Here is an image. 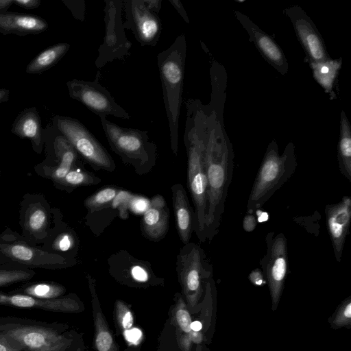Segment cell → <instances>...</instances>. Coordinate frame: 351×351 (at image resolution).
<instances>
[{"mask_svg": "<svg viewBox=\"0 0 351 351\" xmlns=\"http://www.w3.org/2000/svg\"><path fill=\"white\" fill-rule=\"evenodd\" d=\"M232 147L219 129L214 113L208 115V140L205 152L206 214L204 234L211 241L219 230L233 171Z\"/></svg>", "mask_w": 351, "mask_h": 351, "instance_id": "obj_1", "label": "cell"}, {"mask_svg": "<svg viewBox=\"0 0 351 351\" xmlns=\"http://www.w3.org/2000/svg\"><path fill=\"white\" fill-rule=\"evenodd\" d=\"M184 143L187 154L188 188L194 205V231L205 242L206 175L205 152L208 140V114L199 100L186 102Z\"/></svg>", "mask_w": 351, "mask_h": 351, "instance_id": "obj_2", "label": "cell"}, {"mask_svg": "<svg viewBox=\"0 0 351 351\" xmlns=\"http://www.w3.org/2000/svg\"><path fill=\"white\" fill-rule=\"evenodd\" d=\"M186 56V36L182 33L167 49L157 56V65L163 94V101L169 128L171 149L178 153L179 120L182 101Z\"/></svg>", "mask_w": 351, "mask_h": 351, "instance_id": "obj_3", "label": "cell"}, {"mask_svg": "<svg viewBox=\"0 0 351 351\" xmlns=\"http://www.w3.org/2000/svg\"><path fill=\"white\" fill-rule=\"evenodd\" d=\"M297 158L292 143L287 145L282 154L275 141L268 146L256 176L247 203V213L260 209L294 173Z\"/></svg>", "mask_w": 351, "mask_h": 351, "instance_id": "obj_4", "label": "cell"}, {"mask_svg": "<svg viewBox=\"0 0 351 351\" xmlns=\"http://www.w3.org/2000/svg\"><path fill=\"white\" fill-rule=\"evenodd\" d=\"M101 127L111 149L122 160L138 170H149L154 165L156 145L149 141L147 131L124 128L106 117H99Z\"/></svg>", "mask_w": 351, "mask_h": 351, "instance_id": "obj_5", "label": "cell"}, {"mask_svg": "<svg viewBox=\"0 0 351 351\" xmlns=\"http://www.w3.org/2000/svg\"><path fill=\"white\" fill-rule=\"evenodd\" d=\"M0 333L13 339L25 351H40L64 340L57 324L15 316L0 317Z\"/></svg>", "mask_w": 351, "mask_h": 351, "instance_id": "obj_6", "label": "cell"}, {"mask_svg": "<svg viewBox=\"0 0 351 351\" xmlns=\"http://www.w3.org/2000/svg\"><path fill=\"white\" fill-rule=\"evenodd\" d=\"M52 125L68 140L77 154L93 168L112 172L115 163L95 136L79 120L56 115Z\"/></svg>", "mask_w": 351, "mask_h": 351, "instance_id": "obj_7", "label": "cell"}, {"mask_svg": "<svg viewBox=\"0 0 351 351\" xmlns=\"http://www.w3.org/2000/svg\"><path fill=\"white\" fill-rule=\"evenodd\" d=\"M104 1L105 34L95 62L97 69H101L115 60H124L130 56L132 47V43L127 38L123 25V1Z\"/></svg>", "mask_w": 351, "mask_h": 351, "instance_id": "obj_8", "label": "cell"}, {"mask_svg": "<svg viewBox=\"0 0 351 351\" xmlns=\"http://www.w3.org/2000/svg\"><path fill=\"white\" fill-rule=\"evenodd\" d=\"M69 96L99 116L128 119L130 114L119 105L110 93L97 82L73 79L66 82Z\"/></svg>", "mask_w": 351, "mask_h": 351, "instance_id": "obj_9", "label": "cell"}, {"mask_svg": "<svg viewBox=\"0 0 351 351\" xmlns=\"http://www.w3.org/2000/svg\"><path fill=\"white\" fill-rule=\"evenodd\" d=\"M266 253L261 259L263 274L269 283L274 302L280 298L288 271L287 239L282 232H269L265 237Z\"/></svg>", "mask_w": 351, "mask_h": 351, "instance_id": "obj_10", "label": "cell"}, {"mask_svg": "<svg viewBox=\"0 0 351 351\" xmlns=\"http://www.w3.org/2000/svg\"><path fill=\"white\" fill-rule=\"evenodd\" d=\"M123 28L131 30L141 45H156L162 29L158 14L149 10L143 0L123 1Z\"/></svg>", "mask_w": 351, "mask_h": 351, "instance_id": "obj_11", "label": "cell"}, {"mask_svg": "<svg viewBox=\"0 0 351 351\" xmlns=\"http://www.w3.org/2000/svg\"><path fill=\"white\" fill-rule=\"evenodd\" d=\"M177 269L187 291H200L204 278L211 276L213 267L204 249L189 242L183 245L177 255Z\"/></svg>", "mask_w": 351, "mask_h": 351, "instance_id": "obj_12", "label": "cell"}, {"mask_svg": "<svg viewBox=\"0 0 351 351\" xmlns=\"http://www.w3.org/2000/svg\"><path fill=\"white\" fill-rule=\"evenodd\" d=\"M0 256L25 267L55 269L66 265L65 258L34 247L23 241H0Z\"/></svg>", "mask_w": 351, "mask_h": 351, "instance_id": "obj_13", "label": "cell"}, {"mask_svg": "<svg viewBox=\"0 0 351 351\" xmlns=\"http://www.w3.org/2000/svg\"><path fill=\"white\" fill-rule=\"evenodd\" d=\"M325 215L335 257L340 262L351 222L350 197L344 195L340 202L326 205Z\"/></svg>", "mask_w": 351, "mask_h": 351, "instance_id": "obj_14", "label": "cell"}, {"mask_svg": "<svg viewBox=\"0 0 351 351\" xmlns=\"http://www.w3.org/2000/svg\"><path fill=\"white\" fill-rule=\"evenodd\" d=\"M310 62L329 59L324 43L308 16L298 7L287 10Z\"/></svg>", "mask_w": 351, "mask_h": 351, "instance_id": "obj_15", "label": "cell"}, {"mask_svg": "<svg viewBox=\"0 0 351 351\" xmlns=\"http://www.w3.org/2000/svg\"><path fill=\"white\" fill-rule=\"evenodd\" d=\"M0 305L51 312L71 311L76 308L75 301L69 297L41 299L21 293L2 291H0Z\"/></svg>", "mask_w": 351, "mask_h": 351, "instance_id": "obj_16", "label": "cell"}, {"mask_svg": "<svg viewBox=\"0 0 351 351\" xmlns=\"http://www.w3.org/2000/svg\"><path fill=\"white\" fill-rule=\"evenodd\" d=\"M169 210L163 196L155 195L150 200L149 208L143 215L141 228L143 234L149 240L162 239L169 229Z\"/></svg>", "mask_w": 351, "mask_h": 351, "instance_id": "obj_17", "label": "cell"}, {"mask_svg": "<svg viewBox=\"0 0 351 351\" xmlns=\"http://www.w3.org/2000/svg\"><path fill=\"white\" fill-rule=\"evenodd\" d=\"M44 131L51 141L58 164L51 169V179L58 182L73 168L78 154L68 140L53 125H47Z\"/></svg>", "mask_w": 351, "mask_h": 351, "instance_id": "obj_18", "label": "cell"}, {"mask_svg": "<svg viewBox=\"0 0 351 351\" xmlns=\"http://www.w3.org/2000/svg\"><path fill=\"white\" fill-rule=\"evenodd\" d=\"M49 28L47 22L40 16L6 12L0 14V33L20 36L38 34Z\"/></svg>", "mask_w": 351, "mask_h": 351, "instance_id": "obj_19", "label": "cell"}, {"mask_svg": "<svg viewBox=\"0 0 351 351\" xmlns=\"http://www.w3.org/2000/svg\"><path fill=\"white\" fill-rule=\"evenodd\" d=\"M11 132L20 138L30 140L34 150L40 154L44 144V129L36 107L25 108L14 119Z\"/></svg>", "mask_w": 351, "mask_h": 351, "instance_id": "obj_20", "label": "cell"}, {"mask_svg": "<svg viewBox=\"0 0 351 351\" xmlns=\"http://www.w3.org/2000/svg\"><path fill=\"white\" fill-rule=\"evenodd\" d=\"M171 189L177 232L181 241L185 245L190 242L194 231V211L186 190L180 183L173 184Z\"/></svg>", "mask_w": 351, "mask_h": 351, "instance_id": "obj_21", "label": "cell"}, {"mask_svg": "<svg viewBox=\"0 0 351 351\" xmlns=\"http://www.w3.org/2000/svg\"><path fill=\"white\" fill-rule=\"evenodd\" d=\"M237 17L249 32L251 38L263 56L280 72L286 73L287 70L286 58L275 41L243 14H239Z\"/></svg>", "mask_w": 351, "mask_h": 351, "instance_id": "obj_22", "label": "cell"}, {"mask_svg": "<svg viewBox=\"0 0 351 351\" xmlns=\"http://www.w3.org/2000/svg\"><path fill=\"white\" fill-rule=\"evenodd\" d=\"M70 49V44L60 43L51 45L35 56L27 65L29 74H40L55 66Z\"/></svg>", "mask_w": 351, "mask_h": 351, "instance_id": "obj_23", "label": "cell"}, {"mask_svg": "<svg viewBox=\"0 0 351 351\" xmlns=\"http://www.w3.org/2000/svg\"><path fill=\"white\" fill-rule=\"evenodd\" d=\"M340 173L351 182V132L346 117L342 112L337 154Z\"/></svg>", "mask_w": 351, "mask_h": 351, "instance_id": "obj_24", "label": "cell"}, {"mask_svg": "<svg viewBox=\"0 0 351 351\" xmlns=\"http://www.w3.org/2000/svg\"><path fill=\"white\" fill-rule=\"evenodd\" d=\"M341 66V60L330 58L324 62H311L315 79L330 95L334 93L332 88Z\"/></svg>", "mask_w": 351, "mask_h": 351, "instance_id": "obj_25", "label": "cell"}, {"mask_svg": "<svg viewBox=\"0 0 351 351\" xmlns=\"http://www.w3.org/2000/svg\"><path fill=\"white\" fill-rule=\"evenodd\" d=\"M49 223L48 213L38 202L29 205L25 213L23 227L32 235L37 237L45 233Z\"/></svg>", "mask_w": 351, "mask_h": 351, "instance_id": "obj_26", "label": "cell"}, {"mask_svg": "<svg viewBox=\"0 0 351 351\" xmlns=\"http://www.w3.org/2000/svg\"><path fill=\"white\" fill-rule=\"evenodd\" d=\"M64 290V288L59 284L44 282L25 285L10 292L41 299H55L61 297Z\"/></svg>", "mask_w": 351, "mask_h": 351, "instance_id": "obj_27", "label": "cell"}, {"mask_svg": "<svg viewBox=\"0 0 351 351\" xmlns=\"http://www.w3.org/2000/svg\"><path fill=\"white\" fill-rule=\"evenodd\" d=\"M119 190L112 186L104 188L88 197L84 201V206L90 213L108 207L110 206Z\"/></svg>", "mask_w": 351, "mask_h": 351, "instance_id": "obj_28", "label": "cell"}, {"mask_svg": "<svg viewBox=\"0 0 351 351\" xmlns=\"http://www.w3.org/2000/svg\"><path fill=\"white\" fill-rule=\"evenodd\" d=\"M101 182V179L93 174L80 169L73 168L58 182V184L70 187L94 185Z\"/></svg>", "mask_w": 351, "mask_h": 351, "instance_id": "obj_29", "label": "cell"}, {"mask_svg": "<svg viewBox=\"0 0 351 351\" xmlns=\"http://www.w3.org/2000/svg\"><path fill=\"white\" fill-rule=\"evenodd\" d=\"M35 274L27 268L0 269V287L29 280Z\"/></svg>", "mask_w": 351, "mask_h": 351, "instance_id": "obj_30", "label": "cell"}, {"mask_svg": "<svg viewBox=\"0 0 351 351\" xmlns=\"http://www.w3.org/2000/svg\"><path fill=\"white\" fill-rule=\"evenodd\" d=\"M133 195L128 191L119 189L110 204L112 208L118 209L119 216L122 219L128 217L130 203Z\"/></svg>", "mask_w": 351, "mask_h": 351, "instance_id": "obj_31", "label": "cell"}, {"mask_svg": "<svg viewBox=\"0 0 351 351\" xmlns=\"http://www.w3.org/2000/svg\"><path fill=\"white\" fill-rule=\"evenodd\" d=\"M62 2L70 10L75 19L82 22L84 21L86 12L84 0H62Z\"/></svg>", "mask_w": 351, "mask_h": 351, "instance_id": "obj_32", "label": "cell"}, {"mask_svg": "<svg viewBox=\"0 0 351 351\" xmlns=\"http://www.w3.org/2000/svg\"><path fill=\"white\" fill-rule=\"evenodd\" d=\"M150 206V200L142 195H133L129 210L136 215H143Z\"/></svg>", "mask_w": 351, "mask_h": 351, "instance_id": "obj_33", "label": "cell"}, {"mask_svg": "<svg viewBox=\"0 0 351 351\" xmlns=\"http://www.w3.org/2000/svg\"><path fill=\"white\" fill-rule=\"evenodd\" d=\"M74 239L71 234L62 233L54 241L53 248L56 250L66 251L72 247Z\"/></svg>", "mask_w": 351, "mask_h": 351, "instance_id": "obj_34", "label": "cell"}, {"mask_svg": "<svg viewBox=\"0 0 351 351\" xmlns=\"http://www.w3.org/2000/svg\"><path fill=\"white\" fill-rule=\"evenodd\" d=\"M0 351H25L13 339L0 333Z\"/></svg>", "mask_w": 351, "mask_h": 351, "instance_id": "obj_35", "label": "cell"}, {"mask_svg": "<svg viewBox=\"0 0 351 351\" xmlns=\"http://www.w3.org/2000/svg\"><path fill=\"white\" fill-rule=\"evenodd\" d=\"M112 344V338L107 331H101L96 338V346L99 351H108Z\"/></svg>", "mask_w": 351, "mask_h": 351, "instance_id": "obj_36", "label": "cell"}, {"mask_svg": "<svg viewBox=\"0 0 351 351\" xmlns=\"http://www.w3.org/2000/svg\"><path fill=\"white\" fill-rule=\"evenodd\" d=\"M176 318L182 330L186 332H189L191 330V319L189 313L184 309H180L176 313Z\"/></svg>", "mask_w": 351, "mask_h": 351, "instance_id": "obj_37", "label": "cell"}, {"mask_svg": "<svg viewBox=\"0 0 351 351\" xmlns=\"http://www.w3.org/2000/svg\"><path fill=\"white\" fill-rule=\"evenodd\" d=\"M351 319V302L349 301L337 315L335 323L338 325H343L350 322Z\"/></svg>", "mask_w": 351, "mask_h": 351, "instance_id": "obj_38", "label": "cell"}, {"mask_svg": "<svg viewBox=\"0 0 351 351\" xmlns=\"http://www.w3.org/2000/svg\"><path fill=\"white\" fill-rule=\"evenodd\" d=\"M132 277L140 282H145L148 279V274L145 269L138 265H134L131 269Z\"/></svg>", "mask_w": 351, "mask_h": 351, "instance_id": "obj_39", "label": "cell"}, {"mask_svg": "<svg viewBox=\"0 0 351 351\" xmlns=\"http://www.w3.org/2000/svg\"><path fill=\"white\" fill-rule=\"evenodd\" d=\"M257 225L256 217L254 214H247L243 220V228L246 232H252Z\"/></svg>", "mask_w": 351, "mask_h": 351, "instance_id": "obj_40", "label": "cell"}, {"mask_svg": "<svg viewBox=\"0 0 351 351\" xmlns=\"http://www.w3.org/2000/svg\"><path fill=\"white\" fill-rule=\"evenodd\" d=\"M40 3V0H13V4L26 10L36 9Z\"/></svg>", "mask_w": 351, "mask_h": 351, "instance_id": "obj_41", "label": "cell"}, {"mask_svg": "<svg viewBox=\"0 0 351 351\" xmlns=\"http://www.w3.org/2000/svg\"><path fill=\"white\" fill-rule=\"evenodd\" d=\"M265 276L262 271L259 269H255L251 271L249 278L252 283L255 285L261 286L265 282Z\"/></svg>", "mask_w": 351, "mask_h": 351, "instance_id": "obj_42", "label": "cell"}, {"mask_svg": "<svg viewBox=\"0 0 351 351\" xmlns=\"http://www.w3.org/2000/svg\"><path fill=\"white\" fill-rule=\"evenodd\" d=\"M169 1L175 8L177 12L180 14V16L183 19V20L186 23H189V19L181 1L180 0H169Z\"/></svg>", "mask_w": 351, "mask_h": 351, "instance_id": "obj_43", "label": "cell"}, {"mask_svg": "<svg viewBox=\"0 0 351 351\" xmlns=\"http://www.w3.org/2000/svg\"><path fill=\"white\" fill-rule=\"evenodd\" d=\"M141 331L137 328L127 330L125 332L126 339L133 343H137L141 337Z\"/></svg>", "mask_w": 351, "mask_h": 351, "instance_id": "obj_44", "label": "cell"}, {"mask_svg": "<svg viewBox=\"0 0 351 351\" xmlns=\"http://www.w3.org/2000/svg\"><path fill=\"white\" fill-rule=\"evenodd\" d=\"M145 6L150 11L158 14L162 8L161 0H143Z\"/></svg>", "mask_w": 351, "mask_h": 351, "instance_id": "obj_45", "label": "cell"}, {"mask_svg": "<svg viewBox=\"0 0 351 351\" xmlns=\"http://www.w3.org/2000/svg\"><path fill=\"white\" fill-rule=\"evenodd\" d=\"M132 323H133L132 315L130 311L127 312L125 314V315L123 316V320H122V325H123V328L125 329L130 328L132 326Z\"/></svg>", "mask_w": 351, "mask_h": 351, "instance_id": "obj_46", "label": "cell"}, {"mask_svg": "<svg viewBox=\"0 0 351 351\" xmlns=\"http://www.w3.org/2000/svg\"><path fill=\"white\" fill-rule=\"evenodd\" d=\"M254 213H256L257 217L256 220L257 222L262 223L265 222L268 220L269 219V215L263 210H261L260 209H257Z\"/></svg>", "mask_w": 351, "mask_h": 351, "instance_id": "obj_47", "label": "cell"}, {"mask_svg": "<svg viewBox=\"0 0 351 351\" xmlns=\"http://www.w3.org/2000/svg\"><path fill=\"white\" fill-rule=\"evenodd\" d=\"M12 4L13 0H0V14L8 12Z\"/></svg>", "mask_w": 351, "mask_h": 351, "instance_id": "obj_48", "label": "cell"}, {"mask_svg": "<svg viewBox=\"0 0 351 351\" xmlns=\"http://www.w3.org/2000/svg\"><path fill=\"white\" fill-rule=\"evenodd\" d=\"M66 343L65 340H63L58 344L53 346L52 347L40 350V351H64Z\"/></svg>", "mask_w": 351, "mask_h": 351, "instance_id": "obj_49", "label": "cell"}, {"mask_svg": "<svg viewBox=\"0 0 351 351\" xmlns=\"http://www.w3.org/2000/svg\"><path fill=\"white\" fill-rule=\"evenodd\" d=\"M10 91L7 88H0V104L7 101L10 97Z\"/></svg>", "mask_w": 351, "mask_h": 351, "instance_id": "obj_50", "label": "cell"}, {"mask_svg": "<svg viewBox=\"0 0 351 351\" xmlns=\"http://www.w3.org/2000/svg\"><path fill=\"white\" fill-rule=\"evenodd\" d=\"M202 328V324L199 321H195L193 322H191V329L193 330L195 332L199 331Z\"/></svg>", "mask_w": 351, "mask_h": 351, "instance_id": "obj_51", "label": "cell"}]
</instances>
